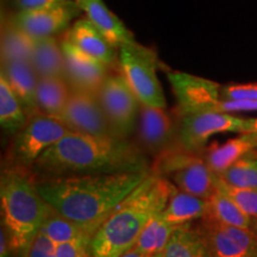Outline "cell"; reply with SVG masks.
Segmentation results:
<instances>
[{
  "label": "cell",
  "mask_w": 257,
  "mask_h": 257,
  "mask_svg": "<svg viewBox=\"0 0 257 257\" xmlns=\"http://www.w3.org/2000/svg\"><path fill=\"white\" fill-rule=\"evenodd\" d=\"M93 25L107 38L112 46L119 48L123 44L135 43V38L119 18L106 8L102 0H76Z\"/></svg>",
  "instance_id": "17"
},
{
  "label": "cell",
  "mask_w": 257,
  "mask_h": 257,
  "mask_svg": "<svg viewBox=\"0 0 257 257\" xmlns=\"http://www.w3.org/2000/svg\"><path fill=\"white\" fill-rule=\"evenodd\" d=\"M257 148V136L252 133H243L240 136L226 141L223 144L213 143L208 148L205 161L214 174L220 175L237 160Z\"/></svg>",
  "instance_id": "20"
},
{
  "label": "cell",
  "mask_w": 257,
  "mask_h": 257,
  "mask_svg": "<svg viewBox=\"0 0 257 257\" xmlns=\"http://www.w3.org/2000/svg\"><path fill=\"white\" fill-rule=\"evenodd\" d=\"M219 178L234 187L257 189V154L252 150L240 157L224 170Z\"/></svg>",
  "instance_id": "29"
},
{
  "label": "cell",
  "mask_w": 257,
  "mask_h": 257,
  "mask_svg": "<svg viewBox=\"0 0 257 257\" xmlns=\"http://www.w3.org/2000/svg\"><path fill=\"white\" fill-rule=\"evenodd\" d=\"M246 119L226 112L200 111L182 114L179 137L187 152L194 153L207 143L208 138L221 133H245Z\"/></svg>",
  "instance_id": "8"
},
{
  "label": "cell",
  "mask_w": 257,
  "mask_h": 257,
  "mask_svg": "<svg viewBox=\"0 0 257 257\" xmlns=\"http://www.w3.org/2000/svg\"><path fill=\"white\" fill-rule=\"evenodd\" d=\"M245 133H252L257 136V118H249V119H246Z\"/></svg>",
  "instance_id": "38"
},
{
  "label": "cell",
  "mask_w": 257,
  "mask_h": 257,
  "mask_svg": "<svg viewBox=\"0 0 257 257\" xmlns=\"http://www.w3.org/2000/svg\"><path fill=\"white\" fill-rule=\"evenodd\" d=\"M149 175L148 169L56 176L36 181V187L62 216L99 229L108 214Z\"/></svg>",
  "instance_id": "1"
},
{
  "label": "cell",
  "mask_w": 257,
  "mask_h": 257,
  "mask_svg": "<svg viewBox=\"0 0 257 257\" xmlns=\"http://www.w3.org/2000/svg\"><path fill=\"white\" fill-rule=\"evenodd\" d=\"M163 257H212L206 240L199 227L191 223L180 225L173 233Z\"/></svg>",
  "instance_id": "22"
},
{
  "label": "cell",
  "mask_w": 257,
  "mask_h": 257,
  "mask_svg": "<svg viewBox=\"0 0 257 257\" xmlns=\"http://www.w3.org/2000/svg\"><path fill=\"white\" fill-rule=\"evenodd\" d=\"M0 74L5 78L29 118L41 113L37 105V86L40 78L29 61L2 62Z\"/></svg>",
  "instance_id": "14"
},
{
  "label": "cell",
  "mask_w": 257,
  "mask_h": 257,
  "mask_svg": "<svg viewBox=\"0 0 257 257\" xmlns=\"http://www.w3.org/2000/svg\"><path fill=\"white\" fill-rule=\"evenodd\" d=\"M119 257H163V252L162 253H147V252L140 251V250H137L134 246L133 249L127 250L126 252H124L123 255Z\"/></svg>",
  "instance_id": "37"
},
{
  "label": "cell",
  "mask_w": 257,
  "mask_h": 257,
  "mask_svg": "<svg viewBox=\"0 0 257 257\" xmlns=\"http://www.w3.org/2000/svg\"><path fill=\"white\" fill-rule=\"evenodd\" d=\"M35 38L21 30L12 18H6L2 29V62L29 61L35 47Z\"/></svg>",
  "instance_id": "25"
},
{
  "label": "cell",
  "mask_w": 257,
  "mask_h": 257,
  "mask_svg": "<svg viewBox=\"0 0 257 257\" xmlns=\"http://www.w3.org/2000/svg\"><path fill=\"white\" fill-rule=\"evenodd\" d=\"M12 252H14V250L11 248L8 233H6L4 227H2V232H0V257H11Z\"/></svg>",
  "instance_id": "36"
},
{
  "label": "cell",
  "mask_w": 257,
  "mask_h": 257,
  "mask_svg": "<svg viewBox=\"0 0 257 257\" xmlns=\"http://www.w3.org/2000/svg\"><path fill=\"white\" fill-rule=\"evenodd\" d=\"M216 111L226 112H252L257 111V100H231V99H220Z\"/></svg>",
  "instance_id": "34"
},
{
  "label": "cell",
  "mask_w": 257,
  "mask_h": 257,
  "mask_svg": "<svg viewBox=\"0 0 257 257\" xmlns=\"http://www.w3.org/2000/svg\"><path fill=\"white\" fill-rule=\"evenodd\" d=\"M25 257H57L56 243L44 233L38 232L32 239Z\"/></svg>",
  "instance_id": "33"
},
{
  "label": "cell",
  "mask_w": 257,
  "mask_h": 257,
  "mask_svg": "<svg viewBox=\"0 0 257 257\" xmlns=\"http://www.w3.org/2000/svg\"><path fill=\"white\" fill-rule=\"evenodd\" d=\"M69 133L62 120L38 113L29 118L27 125L14 136L10 157L18 168L34 166L42 154Z\"/></svg>",
  "instance_id": "6"
},
{
  "label": "cell",
  "mask_w": 257,
  "mask_h": 257,
  "mask_svg": "<svg viewBox=\"0 0 257 257\" xmlns=\"http://www.w3.org/2000/svg\"><path fill=\"white\" fill-rule=\"evenodd\" d=\"M29 121V117L21 102L0 74V124L6 133L18 134Z\"/></svg>",
  "instance_id": "27"
},
{
  "label": "cell",
  "mask_w": 257,
  "mask_h": 257,
  "mask_svg": "<svg viewBox=\"0 0 257 257\" xmlns=\"http://www.w3.org/2000/svg\"><path fill=\"white\" fill-rule=\"evenodd\" d=\"M175 186L150 174L108 214L91 242L92 257H119L133 249L146 225L165 210Z\"/></svg>",
  "instance_id": "3"
},
{
  "label": "cell",
  "mask_w": 257,
  "mask_h": 257,
  "mask_svg": "<svg viewBox=\"0 0 257 257\" xmlns=\"http://www.w3.org/2000/svg\"><path fill=\"white\" fill-rule=\"evenodd\" d=\"M205 217L231 226L251 229L253 219L237 206L224 193L218 191L208 198V212Z\"/></svg>",
  "instance_id": "28"
},
{
  "label": "cell",
  "mask_w": 257,
  "mask_h": 257,
  "mask_svg": "<svg viewBox=\"0 0 257 257\" xmlns=\"http://www.w3.org/2000/svg\"><path fill=\"white\" fill-rule=\"evenodd\" d=\"M69 95L70 87L66 79H38L37 105L41 113L60 119L68 102Z\"/></svg>",
  "instance_id": "24"
},
{
  "label": "cell",
  "mask_w": 257,
  "mask_h": 257,
  "mask_svg": "<svg viewBox=\"0 0 257 257\" xmlns=\"http://www.w3.org/2000/svg\"><path fill=\"white\" fill-rule=\"evenodd\" d=\"M92 238L93 237H85L56 244V255L57 257H92Z\"/></svg>",
  "instance_id": "31"
},
{
  "label": "cell",
  "mask_w": 257,
  "mask_h": 257,
  "mask_svg": "<svg viewBox=\"0 0 257 257\" xmlns=\"http://www.w3.org/2000/svg\"><path fill=\"white\" fill-rule=\"evenodd\" d=\"M96 96L115 136L126 138L136 125L141 101L123 74L108 73Z\"/></svg>",
  "instance_id": "7"
},
{
  "label": "cell",
  "mask_w": 257,
  "mask_h": 257,
  "mask_svg": "<svg viewBox=\"0 0 257 257\" xmlns=\"http://www.w3.org/2000/svg\"><path fill=\"white\" fill-rule=\"evenodd\" d=\"M80 8L76 0L64 3L62 5L35 11H18L12 16V21L17 27L27 32L35 40L56 36L69 29L74 18L79 17Z\"/></svg>",
  "instance_id": "12"
},
{
  "label": "cell",
  "mask_w": 257,
  "mask_h": 257,
  "mask_svg": "<svg viewBox=\"0 0 257 257\" xmlns=\"http://www.w3.org/2000/svg\"><path fill=\"white\" fill-rule=\"evenodd\" d=\"M173 137V121L166 108L141 104L140 138L148 152L160 154Z\"/></svg>",
  "instance_id": "16"
},
{
  "label": "cell",
  "mask_w": 257,
  "mask_h": 257,
  "mask_svg": "<svg viewBox=\"0 0 257 257\" xmlns=\"http://www.w3.org/2000/svg\"><path fill=\"white\" fill-rule=\"evenodd\" d=\"M66 59V80L72 89L96 93L108 75L107 64L87 55L70 42L62 38Z\"/></svg>",
  "instance_id": "13"
},
{
  "label": "cell",
  "mask_w": 257,
  "mask_h": 257,
  "mask_svg": "<svg viewBox=\"0 0 257 257\" xmlns=\"http://www.w3.org/2000/svg\"><path fill=\"white\" fill-rule=\"evenodd\" d=\"M41 176L99 174L148 170L141 150L126 138L92 136L70 131L32 166Z\"/></svg>",
  "instance_id": "2"
},
{
  "label": "cell",
  "mask_w": 257,
  "mask_h": 257,
  "mask_svg": "<svg viewBox=\"0 0 257 257\" xmlns=\"http://www.w3.org/2000/svg\"><path fill=\"white\" fill-rule=\"evenodd\" d=\"M255 257H257V255H256V256H255Z\"/></svg>",
  "instance_id": "40"
},
{
  "label": "cell",
  "mask_w": 257,
  "mask_h": 257,
  "mask_svg": "<svg viewBox=\"0 0 257 257\" xmlns=\"http://www.w3.org/2000/svg\"><path fill=\"white\" fill-rule=\"evenodd\" d=\"M168 80L181 114L200 111H216L220 101L221 86L211 80L182 72H168Z\"/></svg>",
  "instance_id": "11"
},
{
  "label": "cell",
  "mask_w": 257,
  "mask_h": 257,
  "mask_svg": "<svg viewBox=\"0 0 257 257\" xmlns=\"http://www.w3.org/2000/svg\"><path fill=\"white\" fill-rule=\"evenodd\" d=\"M96 230H98L96 226L74 221L62 216L55 208H51L49 214L42 224L40 232L49 237L54 243L60 244L85 238V237H93Z\"/></svg>",
  "instance_id": "23"
},
{
  "label": "cell",
  "mask_w": 257,
  "mask_h": 257,
  "mask_svg": "<svg viewBox=\"0 0 257 257\" xmlns=\"http://www.w3.org/2000/svg\"><path fill=\"white\" fill-rule=\"evenodd\" d=\"M118 49L120 73L141 104L166 108L165 94L156 74V54L137 42L123 44Z\"/></svg>",
  "instance_id": "5"
},
{
  "label": "cell",
  "mask_w": 257,
  "mask_h": 257,
  "mask_svg": "<svg viewBox=\"0 0 257 257\" xmlns=\"http://www.w3.org/2000/svg\"><path fill=\"white\" fill-rule=\"evenodd\" d=\"M0 206L3 226L11 248L19 257H25L32 239L40 232L51 207L36 187L21 170L3 172L0 179Z\"/></svg>",
  "instance_id": "4"
},
{
  "label": "cell",
  "mask_w": 257,
  "mask_h": 257,
  "mask_svg": "<svg viewBox=\"0 0 257 257\" xmlns=\"http://www.w3.org/2000/svg\"><path fill=\"white\" fill-rule=\"evenodd\" d=\"M70 0H14L18 11H35L62 5Z\"/></svg>",
  "instance_id": "35"
},
{
  "label": "cell",
  "mask_w": 257,
  "mask_h": 257,
  "mask_svg": "<svg viewBox=\"0 0 257 257\" xmlns=\"http://www.w3.org/2000/svg\"><path fill=\"white\" fill-rule=\"evenodd\" d=\"M217 189L227 195L252 219H257V189L234 187L223 181L219 175H217Z\"/></svg>",
  "instance_id": "30"
},
{
  "label": "cell",
  "mask_w": 257,
  "mask_h": 257,
  "mask_svg": "<svg viewBox=\"0 0 257 257\" xmlns=\"http://www.w3.org/2000/svg\"><path fill=\"white\" fill-rule=\"evenodd\" d=\"M178 227L167 221L160 212L146 225L135 244V248L147 253L165 252L166 246L168 245L173 233Z\"/></svg>",
  "instance_id": "26"
},
{
  "label": "cell",
  "mask_w": 257,
  "mask_h": 257,
  "mask_svg": "<svg viewBox=\"0 0 257 257\" xmlns=\"http://www.w3.org/2000/svg\"><path fill=\"white\" fill-rule=\"evenodd\" d=\"M60 120L74 133L117 137L108 123L96 93L70 88L68 102Z\"/></svg>",
  "instance_id": "10"
},
{
  "label": "cell",
  "mask_w": 257,
  "mask_h": 257,
  "mask_svg": "<svg viewBox=\"0 0 257 257\" xmlns=\"http://www.w3.org/2000/svg\"><path fill=\"white\" fill-rule=\"evenodd\" d=\"M199 230L206 240L212 257H255L257 255L256 251L246 248L227 232L223 224L210 217L201 218Z\"/></svg>",
  "instance_id": "19"
},
{
  "label": "cell",
  "mask_w": 257,
  "mask_h": 257,
  "mask_svg": "<svg viewBox=\"0 0 257 257\" xmlns=\"http://www.w3.org/2000/svg\"><path fill=\"white\" fill-rule=\"evenodd\" d=\"M38 78L66 79V59L62 42L56 36L37 38L30 60Z\"/></svg>",
  "instance_id": "18"
},
{
  "label": "cell",
  "mask_w": 257,
  "mask_h": 257,
  "mask_svg": "<svg viewBox=\"0 0 257 257\" xmlns=\"http://www.w3.org/2000/svg\"><path fill=\"white\" fill-rule=\"evenodd\" d=\"M251 229L253 230V232H255V233L257 234V219H253V221H252V226H251Z\"/></svg>",
  "instance_id": "39"
},
{
  "label": "cell",
  "mask_w": 257,
  "mask_h": 257,
  "mask_svg": "<svg viewBox=\"0 0 257 257\" xmlns=\"http://www.w3.org/2000/svg\"><path fill=\"white\" fill-rule=\"evenodd\" d=\"M208 212V199L197 197L181 189H174L168 204L161 212L162 217L176 226L191 223L194 219H201Z\"/></svg>",
  "instance_id": "21"
},
{
  "label": "cell",
  "mask_w": 257,
  "mask_h": 257,
  "mask_svg": "<svg viewBox=\"0 0 257 257\" xmlns=\"http://www.w3.org/2000/svg\"><path fill=\"white\" fill-rule=\"evenodd\" d=\"M63 40L70 42L83 53L106 63L108 67L113 66L117 61V48L112 46L87 17L78 19L66 31Z\"/></svg>",
  "instance_id": "15"
},
{
  "label": "cell",
  "mask_w": 257,
  "mask_h": 257,
  "mask_svg": "<svg viewBox=\"0 0 257 257\" xmlns=\"http://www.w3.org/2000/svg\"><path fill=\"white\" fill-rule=\"evenodd\" d=\"M220 96L231 100H257V83L225 86L220 88Z\"/></svg>",
  "instance_id": "32"
},
{
  "label": "cell",
  "mask_w": 257,
  "mask_h": 257,
  "mask_svg": "<svg viewBox=\"0 0 257 257\" xmlns=\"http://www.w3.org/2000/svg\"><path fill=\"white\" fill-rule=\"evenodd\" d=\"M161 167L181 191L205 199L217 192V174L200 157L189 154H172L166 157Z\"/></svg>",
  "instance_id": "9"
}]
</instances>
